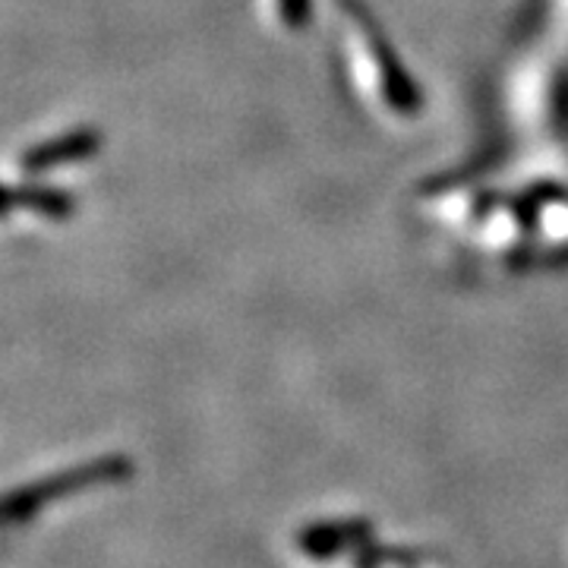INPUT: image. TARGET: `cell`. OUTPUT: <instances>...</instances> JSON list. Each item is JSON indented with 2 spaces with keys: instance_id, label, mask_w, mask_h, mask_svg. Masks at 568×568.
<instances>
[{
  "instance_id": "4",
  "label": "cell",
  "mask_w": 568,
  "mask_h": 568,
  "mask_svg": "<svg viewBox=\"0 0 568 568\" xmlns=\"http://www.w3.org/2000/svg\"><path fill=\"white\" fill-rule=\"evenodd\" d=\"M369 544V521L366 518H335L316 521L297 534V549L306 559H338L342 552H354Z\"/></svg>"
},
{
  "instance_id": "3",
  "label": "cell",
  "mask_w": 568,
  "mask_h": 568,
  "mask_svg": "<svg viewBox=\"0 0 568 568\" xmlns=\"http://www.w3.org/2000/svg\"><path fill=\"white\" fill-rule=\"evenodd\" d=\"M102 145V130H95V126H77V130H67L61 136L36 142L32 149L22 152L20 164L22 171H29V174H48L54 168H67V164H80L95 159Z\"/></svg>"
},
{
  "instance_id": "2",
  "label": "cell",
  "mask_w": 568,
  "mask_h": 568,
  "mask_svg": "<svg viewBox=\"0 0 568 568\" xmlns=\"http://www.w3.org/2000/svg\"><path fill=\"white\" fill-rule=\"evenodd\" d=\"M133 470L136 467L126 455H102V458H92V462H82V465L63 467L58 474H48L36 484H29V487L13 489L7 496V503H3V518L10 525H20V521H29L32 515H39L44 506H51L54 499L85 493V489L123 484V480L133 477Z\"/></svg>"
},
{
  "instance_id": "1",
  "label": "cell",
  "mask_w": 568,
  "mask_h": 568,
  "mask_svg": "<svg viewBox=\"0 0 568 568\" xmlns=\"http://www.w3.org/2000/svg\"><path fill=\"white\" fill-rule=\"evenodd\" d=\"M338 7L347 20L357 26L361 39H364L366 54L376 67V82H379V92L386 99L388 111H395L398 118H417L424 111V89L417 85L414 73L402 61L395 41L388 39L386 26L376 20V13L369 10L366 0H338Z\"/></svg>"
},
{
  "instance_id": "6",
  "label": "cell",
  "mask_w": 568,
  "mask_h": 568,
  "mask_svg": "<svg viewBox=\"0 0 568 568\" xmlns=\"http://www.w3.org/2000/svg\"><path fill=\"white\" fill-rule=\"evenodd\" d=\"M287 32H304L313 20V0H275Z\"/></svg>"
},
{
  "instance_id": "5",
  "label": "cell",
  "mask_w": 568,
  "mask_h": 568,
  "mask_svg": "<svg viewBox=\"0 0 568 568\" xmlns=\"http://www.w3.org/2000/svg\"><path fill=\"white\" fill-rule=\"evenodd\" d=\"M7 212L13 209H26L32 215L41 219H51V222H63L77 212V200L61 190V186H51V183H20V186H10L7 190Z\"/></svg>"
}]
</instances>
